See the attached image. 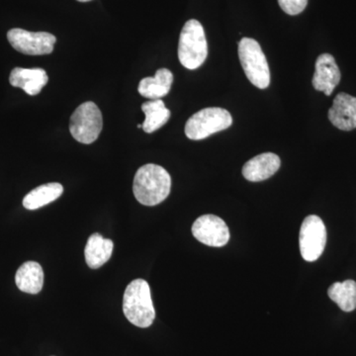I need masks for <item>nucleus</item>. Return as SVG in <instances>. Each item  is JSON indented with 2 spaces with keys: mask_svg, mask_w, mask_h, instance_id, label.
Listing matches in <instances>:
<instances>
[{
  "mask_svg": "<svg viewBox=\"0 0 356 356\" xmlns=\"http://www.w3.org/2000/svg\"><path fill=\"white\" fill-rule=\"evenodd\" d=\"M172 177L163 166L149 163L136 172L133 192L136 199L145 206H156L170 195Z\"/></svg>",
  "mask_w": 356,
  "mask_h": 356,
  "instance_id": "obj_1",
  "label": "nucleus"
},
{
  "mask_svg": "<svg viewBox=\"0 0 356 356\" xmlns=\"http://www.w3.org/2000/svg\"><path fill=\"white\" fill-rule=\"evenodd\" d=\"M123 312L129 322L136 327H149L156 318L149 283L135 280L126 288L123 297Z\"/></svg>",
  "mask_w": 356,
  "mask_h": 356,
  "instance_id": "obj_2",
  "label": "nucleus"
},
{
  "mask_svg": "<svg viewBox=\"0 0 356 356\" xmlns=\"http://www.w3.org/2000/svg\"><path fill=\"white\" fill-rule=\"evenodd\" d=\"M208 56V44L203 26L199 21H187L180 33L178 58L184 67L196 70L203 65Z\"/></svg>",
  "mask_w": 356,
  "mask_h": 356,
  "instance_id": "obj_3",
  "label": "nucleus"
},
{
  "mask_svg": "<svg viewBox=\"0 0 356 356\" xmlns=\"http://www.w3.org/2000/svg\"><path fill=\"white\" fill-rule=\"evenodd\" d=\"M238 58L248 81L257 88H268L270 84V70L259 42L252 38L241 40L238 43Z\"/></svg>",
  "mask_w": 356,
  "mask_h": 356,
  "instance_id": "obj_4",
  "label": "nucleus"
},
{
  "mask_svg": "<svg viewBox=\"0 0 356 356\" xmlns=\"http://www.w3.org/2000/svg\"><path fill=\"white\" fill-rule=\"evenodd\" d=\"M233 118L228 110L219 107L204 108L192 115L185 125V135L188 139H206L213 134L231 127Z\"/></svg>",
  "mask_w": 356,
  "mask_h": 356,
  "instance_id": "obj_5",
  "label": "nucleus"
},
{
  "mask_svg": "<svg viewBox=\"0 0 356 356\" xmlns=\"http://www.w3.org/2000/svg\"><path fill=\"white\" fill-rule=\"evenodd\" d=\"M103 128L102 114L95 102L79 105L70 117V131L81 144H92L99 137Z\"/></svg>",
  "mask_w": 356,
  "mask_h": 356,
  "instance_id": "obj_6",
  "label": "nucleus"
},
{
  "mask_svg": "<svg viewBox=\"0 0 356 356\" xmlns=\"http://www.w3.org/2000/svg\"><path fill=\"white\" fill-rule=\"evenodd\" d=\"M327 243V229L323 220L310 215L300 229L299 245L302 257L306 261H316L324 252Z\"/></svg>",
  "mask_w": 356,
  "mask_h": 356,
  "instance_id": "obj_7",
  "label": "nucleus"
},
{
  "mask_svg": "<svg viewBox=\"0 0 356 356\" xmlns=\"http://www.w3.org/2000/svg\"><path fill=\"white\" fill-rule=\"evenodd\" d=\"M7 39L16 51L30 56L49 55L57 42L50 33L30 32L20 28L9 30Z\"/></svg>",
  "mask_w": 356,
  "mask_h": 356,
  "instance_id": "obj_8",
  "label": "nucleus"
},
{
  "mask_svg": "<svg viewBox=\"0 0 356 356\" xmlns=\"http://www.w3.org/2000/svg\"><path fill=\"white\" fill-rule=\"evenodd\" d=\"M192 234L198 242L209 247H224L229 240L228 226L224 220L215 215L199 217L192 226Z\"/></svg>",
  "mask_w": 356,
  "mask_h": 356,
  "instance_id": "obj_9",
  "label": "nucleus"
},
{
  "mask_svg": "<svg viewBox=\"0 0 356 356\" xmlns=\"http://www.w3.org/2000/svg\"><path fill=\"white\" fill-rule=\"evenodd\" d=\"M341 79V70L334 58L330 54L318 56L316 60L315 74L312 81L314 88L330 96L339 86Z\"/></svg>",
  "mask_w": 356,
  "mask_h": 356,
  "instance_id": "obj_10",
  "label": "nucleus"
},
{
  "mask_svg": "<svg viewBox=\"0 0 356 356\" xmlns=\"http://www.w3.org/2000/svg\"><path fill=\"white\" fill-rule=\"evenodd\" d=\"M329 119L339 130L351 131L356 128V97L348 93H339L329 110Z\"/></svg>",
  "mask_w": 356,
  "mask_h": 356,
  "instance_id": "obj_11",
  "label": "nucleus"
},
{
  "mask_svg": "<svg viewBox=\"0 0 356 356\" xmlns=\"http://www.w3.org/2000/svg\"><path fill=\"white\" fill-rule=\"evenodd\" d=\"M280 156L273 153H264L254 156L245 163L243 175L248 181L259 182L268 179L280 170Z\"/></svg>",
  "mask_w": 356,
  "mask_h": 356,
  "instance_id": "obj_12",
  "label": "nucleus"
},
{
  "mask_svg": "<svg viewBox=\"0 0 356 356\" xmlns=\"http://www.w3.org/2000/svg\"><path fill=\"white\" fill-rule=\"evenodd\" d=\"M49 77L43 69H23L15 67L9 76V83L14 88L23 89L27 95H37L48 83Z\"/></svg>",
  "mask_w": 356,
  "mask_h": 356,
  "instance_id": "obj_13",
  "label": "nucleus"
},
{
  "mask_svg": "<svg viewBox=\"0 0 356 356\" xmlns=\"http://www.w3.org/2000/svg\"><path fill=\"white\" fill-rule=\"evenodd\" d=\"M173 74L170 70L159 69L153 77H145L140 81L138 91L151 100L161 99L168 95L172 88Z\"/></svg>",
  "mask_w": 356,
  "mask_h": 356,
  "instance_id": "obj_14",
  "label": "nucleus"
},
{
  "mask_svg": "<svg viewBox=\"0 0 356 356\" xmlns=\"http://www.w3.org/2000/svg\"><path fill=\"white\" fill-rule=\"evenodd\" d=\"M18 289L28 294H38L44 285V271L36 261H27L19 267L15 275Z\"/></svg>",
  "mask_w": 356,
  "mask_h": 356,
  "instance_id": "obj_15",
  "label": "nucleus"
},
{
  "mask_svg": "<svg viewBox=\"0 0 356 356\" xmlns=\"http://www.w3.org/2000/svg\"><path fill=\"white\" fill-rule=\"evenodd\" d=\"M113 252V242L104 238L99 234H93L89 236L84 250L86 261L88 266L92 269H97L106 264Z\"/></svg>",
  "mask_w": 356,
  "mask_h": 356,
  "instance_id": "obj_16",
  "label": "nucleus"
},
{
  "mask_svg": "<svg viewBox=\"0 0 356 356\" xmlns=\"http://www.w3.org/2000/svg\"><path fill=\"white\" fill-rule=\"evenodd\" d=\"M64 192V187L58 182H51L33 189L23 199V206L28 210H37L57 200Z\"/></svg>",
  "mask_w": 356,
  "mask_h": 356,
  "instance_id": "obj_17",
  "label": "nucleus"
},
{
  "mask_svg": "<svg viewBox=\"0 0 356 356\" xmlns=\"http://www.w3.org/2000/svg\"><path fill=\"white\" fill-rule=\"evenodd\" d=\"M142 110L146 115V119L143 123V130L147 134L156 132L170 120V111L166 108L163 100L145 102L142 105Z\"/></svg>",
  "mask_w": 356,
  "mask_h": 356,
  "instance_id": "obj_18",
  "label": "nucleus"
},
{
  "mask_svg": "<svg viewBox=\"0 0 356 356\" xmlns=\"http://www.w3.org/2000/svg\"><path fill=\"white\" fill-rule=\"evenodd\" d=\"M330 298L337 304L344 312H353L356 309V282L346 280L336 282L329 288L327 291Z\"/></svg>",
  "mask_w": 356,
  "mask_h": 356,
  "instance_id": "obj_19",
  "label": "nucleus"
},
{
  "mask_svg": "<svg viewBox=\"0 0 356 356\" xmlns=\"http://www.w3.org/2000/svg\"><path fill=\"white\" fill-rule=\"evenodd\" d=\"M282 10L289 15H298L306 8L308 0H278Z\"/></svg>",
  "mask_w": 356,
  "mask_h": 356,
  "instance_id": "obj_20",
  "label": "nucleus"
},
{
  "mask_svg": "<svg viewBox=\"0 0 356 356\" xmlns=\"http://www.w3.org/2000/svg\"><path fill=\"white\" fill-rule=\"evenodd\" d=\"M77 1H79V2H88V1H90V0H77Z\"/></svg>",
  "mask_w": 356,
  "mask_h": 356,
  "instance_id": "obj_21",
  "label": "nucleus"
}]
</instances>
